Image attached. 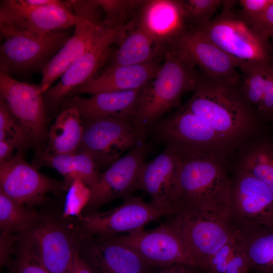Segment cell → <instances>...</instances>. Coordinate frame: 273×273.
Segmentation results:
<instances>
[{"label": "cell", "mask_w": 273, "mask_h": 273, "mask_svg": "<svg viewBox=\"0 0 273 273\" xmlns=\"http://www.w3.org/2000/svg\"><path fill=\"white\" fill-rule=\"evenodd\" d=\"M193 92L183 105L180 125L187 136L202 148L226 153L252 132L261 120L237 86L203 75Z\"/></svg>", "instance_id": "cell-1"}, {"label": "cell", "mask_w": 273, "mask_h": 273, "mask_svg": "<svg viewBox=\"0 0 273 273\" xmlns=\"http://www.w3.org/2000/svg\"><path fill=\"white\" fill-rule=\"evenodd\" d=\"M176 148L181 161L171 204L173 214L195 212L230 219L232 181L226 175L223 158Z\"/></svg>", "instance_id": "cell-2"}, {"label": "cell", "mask_w": 273, "mask_h": 273, "mask_svg": "<svg viewBox=\"0 0 273 273\" xmlns=\"http://www.w3.org/2000/svg\"><path fill=\"white\" fill-rule=\"evenodd\" d=\"M156 76L143 89L132 125L145 139L166 113L181 106L180 99L199 80L195 65L175 48L168 51Z\"/></svg>", "instance_id": "cell-3"}, {"label": "cell", "mask_w": 273, "mask_h": 273, "mask_svg": "<svg viewBox=\"0 0 273 273\" xmlns=\"http://www.w3.org/2000/svg\"><path fill=\"white\" fill-rule=\"evenodd\" d=\"M235 1H223L216 17L195 29L244 65L272 62L270 39L255 31L232 8Z\"/></svg>", "instance_id": "cell-4"}, {"label": "cell", "mask_w": 273, "mask_h": 273, "mask_svg": "<svg viewBox=\"0 0 273 273\" xmlns=\"http://www.w3.org/2000/svg\"><path fill=\"white\" fill-rule=\"evenodd\" d=\"M76 15L73 33L42 70L44 93L67 69L93 48L110 28L103 22L104 13L96 0L67 1Z\"/></svg>", "instance_id": "cell-5"}, {"label": "cell", "mask_w": 273, "mask_h": 273, "mask_svg": "<svg viewBox=\"0 0 273 273\" xmlns=\"http://www.w3.org/2000/svg\"><path fill=\"white\" fill-rule=\"evenodd\" d=\"M172 215L151 202L132 196L116 207L82 214L73 218V222L78 238L111 237L141 231L147 224Z\"/></svg>", "instance_id": "cell-6"}, {"label": "cell", "mask_w": 273, "mask_h": 273, "mask_svg": "<svg viewBox=\"0 0 273 273\" xmlns=\"http://www.w3.org/2000/svg\"><path fill=\"white\" fill-rule=\"evenodd\" d=\"M25 233L50 273H71L79 240L73 218H65L62 211L40 210L34 225Z\"/></svg>", "instance_id": "cell-7"}, {"label": "cell", "mask_w": 273, "mask_h": 273, "mask_svg": "<svg viewBox=\"0 0 273 273\" xmlns=\"http://www.w3.org/2000/svg\"><path fill=\"white\" fill-rule=\"evenodd\" d=\"M0 47V71L24 75L41 71L71 35L66 30L44 34L10 33Z\"/></svg>", "instance_id": "cell-8"}, {"label": "cell", "mask_w": 273, "mask_h": 273, "mask_svg": "<svg viewBox=\"0 0 273 273\" xmlns=\"http://www.w3.org/2000/svg\"><path fill=\"white\" fill-rule=\"evenodd\" d=\"M151 149V145L142 140L100 173L97 181L89 187V199L81 215L98 211L116 199L124 200L133 196Z\"/></svg>", "instance_id": "cell-9"}, {"label": "cell", "mask_w": 273, "mask_h": 273, "mask_svg": "<svg viewBox=\"0 0 273 273\" xmlns=\"http://www.w3.org/2000/svg\"><path fill=\"white\" fill-rule=\"evenodd\" d=\"M76 15L67 1L41 7L28 6L24 0H1V35L10 33L44 34L75 26Z\"/></svg>", "instance_id": "cell-10"}, {"label": "cell", "mask_w": 273, "mask_h": 273, "mask_svg": "<svg viewBox=\"0 0 273 273\" xmlns=\"http://www.w3.org/2000/svg\"><path fill=\"white\" fill-rule=\"evenodd\" d=\"M112 237L135 250L153 268L174 264L197 268L186 248L173 215L153 229Z\"/></svg>", "instance_id": "cell-11"}, {"label": "cell", "mask_w": 273, "mask_h": 273, "mask_svg": "<svg viewBox=\"0 0 273 273\" xmlns=\"http://www.w3.org/2000/svg\"><path fill=\"white\" fill-rule=\"evenodd\" d=\"M173 216L187 251L196 268L202 270L208 259L237 233L228 219L195 212Z\"/></svg>", "instance_id": "cell-12"}, {"label": "cell", "mask_w": 273, "mask_h": 273, "mask_svg": "<svg viewBox=\"0 0 273 273\" xmlns=\"http://www.w3.org/2000/svg\"><path fill=\"white\" fill-rule=\"evenodd\" d=\"M229 217L237 231L273 225V192L253 175L238 168L232 181Z\"/></svg>", "instance_id": "cell-13"}, {"label": "cell", "mask_w": 273, "mask_h": 273, "mask_svg": "<svg viewBox=\"0 0 273 273\" xmlns=\"http://www.w3.org/2000/svg\"><path fill=\"white\" fill-rule=\"evenodd\" d=\"M44 93L40 83L21 82L0 71V100L21 125L31 144L37 146L47 136Z\"/></svg>", "instance_id": "cell-14"}, {"label": "cell", "mask_w": 273, "mask_h": 273, "mask_svg": "<svg viewBox=\"0 0 273 273\" xmlns=\"http://www.w3.org/2000/svg\"><path fill=\"white\" fill-rule=\"evenodd\" d=\"M132 25L131 21L123 26L109 28L93 48L71 64L59 81L44 92L46 108L57 109L74 89L95 78L111 57L112 46L120 44Z\"/></svg>", "instance_id": "cell-15"}, {"label": "cell", "mask_w": 273, "mask_h": 273, "mask_svg": "<svg viewBox=\"0 0 273 273\" xmlns=\"http://www.w3.org/2000/svg\"><path fill=\"white\" fill-rule=\"evenodd\" d=\"M62 191L63 182L38 171L25 161L22 151L0 163V191L19 203L33 208L42 204L48 193Z\"/></svg>", "instance_id": "cell-16"}, {"label": "cell", "mask_w": 273, "mask_h": 273, "mask_svg": "<svg viewBox=\"0 0 273 273\" xmlns=\"http://www.w3.org/2000/svg\"><path fill=\"white\" fill-rule=\"evenodd\" d=\"M83 134L78 151L89 154L101 168L110 165L143 139L129 123L106 118L84 121Z\"/></svg>", "instance_id": "cell-17"}, {"label": "cell", "mask_w": 273, "mask_h": 273, "mask_svg": "<svg viewBox=\"0 0 273 273\" xmlns=\"http://www.w3.org/2000/svg\"><path fill=\"white\" fill-rule=\"evenodd\" d=\"M136 23L152 39L155 57L159 58L191 29L180 0L145 1L138 11Z\"/></svg>", "instance_id": "cell-18"}, {"label": "cell", "mask_w": 273, "mask_h": 273, "mask_svg": "<svg viewBox=\"0 0 273 273\" xmlns=\"http://www.w3.org/2000/svg\"><path fill=\"white\" fill-rule=\"evenodd\" d=\"M185 58L198 66L204 75L215 81L232 86L240 82L237 68L241 63L225 53L200 30L186 31L174 47Z\"/></svg>", "instance_id": "cell-19"}, {"label": "cell", "mask_w": 273, "mask_h": 273, "mask_svg": "<svg viewBox=\"0 0 273 273\" xmlns=\"http://www.w3.org/2000/svg\"><path fill=\"white\" fill-rule=\"evenodd\" d=\"M77 251L94 273H150L154 269L112 236L79 238Z\"/></svg>", "instance_id": "cell-20"}, {"label": "cell", "mask_w": 273, "mask_h": 273, "mask_svg": "<svg viewBox=\"0 0 273 273\" xmlns=\"http://www.w3.org/2000/svg\"><path fill=\"white\" fill-rule=\"evenodd\" d=\"M180 155L173 145L166 144L155 158L144 164L136 185L151 197V202L173 214L171 204L175 195Z\"/></svg>", "instance_id": "cell-21"}, {"label": "cell", "mask_w": 273, "mask_h": 273, "mask_svg": "<svg viewBox=\"0 0 273 273\" xmlns=\"http://www.w3.org/2000/svg\"><path fill=\"white\" fill-rule=\"evenodd\" d=\"M143 88L101 92L88 98L78 95L68 97L61 105L64 109L75 108L84 121L112 118L132 124Z\"/></svg>", "instance_id": "cell-22"}, {"label": "cell", "mask_w": 273, "mask_h": 273, "mask_svg": "<svg viewBox=\"0 0 273 273\" xmlns=\"http://www.w3.org/2000/svg\"><path fill=\"white\" fill-rule=\"evenodd\" d=\"M162 60L161 58H155L141 64L104 70L98 77L74 89L67 97L81 94L93 95L105 92L143 88L156 76L162 65Z\"/></svg>", "instance_id": "cell-23"}, {"label": "cell", "mask_w": 273, "mask_h": 273, "mask_svg": "<svg viewBox=\"0 0 273 273\" xmlns=\"http://www.w3.org/2000/svg\"><path fill=\"white\" fill-rule=\"evenodd\" d=\"M38 160L40 164L55 169L64 177L65 191L76 179L90 187L97 181L101 168L89 154L82 151L60 154L41 151L38 153Z\"/></svg>", "instance_id": "cell-24"}, {"label": "cell", "mask_w": 273, "mask_h": 273, "mask_svg": "<svg viewBox=\"0 0 273 273\" xmlns=\"http://www.w3.org/2000/svg\"><path fill=\"white\" fill-rule=\"evenodd\" d=\"M237 234L250 269L273 273V225L237 231Z\"/></svg>", "instance_id": "cell-25"}, {"label": "cell", "mask_w": 273, "mask_h": 273, "mask_svg": "<svg viewBox=\"0 0 273 273\" xmlns=\"http://www.w3.org/2000/svg\"><path fill=\"white\" fill-rule=\"evenodd\" d=\"M82 123L77 109L71 107L64 109L48 132V151L57 154L77 152L83 134Z\"/></svg>", "instance_id": "cell-26"}, {"label": "cell", "mask_w": 273, "mask_h": 273, "mask_svg": "<svg viewBox=\"0 0 273 273\" xmlns=\"http://www.w3.org/2000/svg\"><path fill=\"white\" fill-rule=\"evenodd\" d=\"M119 46L113 52L104 71L119 66L141 64L158 58L154 54L152 39L136 22L128 29Z\"/></svg>", "instance_id": "cell-27"}, {"label": "cell", "mask_w": 273, "mask_h": 273, "mask_svg": "<svg viewBox=\"0 0 273 273\" xmlns=\"http://www.w3.org/2000/svg\"><path fill=\"white\" fill-rule=\"evenodd\" d=\"M238 168L253 175L273 192V143L265 139L257 141L244 153Z\"/></svg>", "instance_id": "cell-28"}, {"label": "cell", "mask_w": 273, "mask_h": 273, "mask_svg": "<svg viewBox=\"0 0 273 273\" xmlns=\"http://www.w3.org/2000/svg\"><path fill=\"white\" fill-rule=\"evenodd\" d=\"M38 211L14 200L0 191L1 231L17 235L30 231L34 225Z\"/></svg>", "instance_id": "cell-29"}, {"label": "cell", "mask_w": 273, "mask_h": 273, "mask_svg": "<svg viewBox=\"0 0 273 273\" xmlns=\"http://www.w3.org/2000/svg\"><path fill=\"white\" fill-rule=\"evenodd\" d=\"M271 64L272 62L247 64L240 68L242 74L237 88L242 98L256 115Z\"/></svg>", "instance_id": "cell-30"}, {"label": "cell", "mask_w": 273, "mask_h": 273, "mask_svg": "<svg viewBox=\"0 0 273 273\" xmlns=\"http://www.w3.org/2000/svg\"><path fill=\"white\" fill-rule=\"evenodd\" d=\"M104 13L106 26L114 28L123 26L138 14L145 0H96Z\"/></svg>", "instance_id": "cell-31"}, {"label": "cell", "mask_w": 273, "mask_h": 273, "mask_svg": "<svg viewBox=\"0 0 273 273\" xmlns=\"http://www.w3.org/2000/svg\"><path fill=\"white\" fill-rule=\"evenodd\" d=\"M15 255L10 273H50L40 262L35 246L27 234L17 235Z\"/></svg>", "instance_id": "cell-32"}, {"label": "cell", "mask_w": 273, "mask_h": 273, "mask_svg": "<svg viewBox=\"0 0 273 273\" xmlns=\"http://www.w3.org/2000/svg\"><path fill=\"white\" fill-rule=\"evenodd\" d=\"M4 140L13 142L21 151L27 145L31 144L21 125L12 115L4 103L0 100V141Z\"/></svg>", "instance_id": "cell-33"}, {"label": "cell", "mask_w": 273, "mask_h": 273, "mask_svg": "<svg viewBox=\"0 0 273 273\" xmlns=\"http://www.w3.org/2000/svg\"><path fill=\"white\" fill-rule=\"evenodd\" d=\"M221 0L183 1L185 12L191 29L201 26L212 19L217 9L222 4Z\"/></svg>", "instance_id": "cell-34"}, {"label": "cell", "mask_w": 273, "mask_h": 273, "mask_svg": "<svg viewBox=\"0 0 273 273\" xmlns=\"http://www.w3.org/2000/svg\"><path fill=\"white\" fill-rule=\"evenodd\" d=\"M67 191L62 210L63 216L67 218L80 217L89 199V187L80 180L76 179Z\"/></svg>", "instance_id": "cell-35"}, {"label": "cell", "mask_w": 273, "mask_h": 273, "mask_svg": "<svg viewBox=\"0 0 273 273\" xmlns=\"http://www.w3.org/2000/svg\"><path fill=\"white\" fill-rule=\"evenodd\" d=\"M238 244L237 231L236 235L208 259L203 270L207 273H225L227 265Z\"/></svg>", "instance_id": "cell-36"}, {"label": "cell", "mask_w": 273, "mask_h": 273, "mask_svg": "<svg viewBox=\"0 0 273 273\" xmlns=\"http://www.w3.org/2000/svg\"><path fill=\"white\" fill-rule=\"evenodd\" d=\"M257 115L261 119L273 122V63L268 73Z\"/></svg>", "instance_id": "cell-37"}, {"label": "cell", "mask_w": 273, "mask_h": 273, "mask_svg": "<svg viewBox=\"0 0 273 273\" xmlns=\"http://www.w3.org/2000/svg\"><path fill=\"white\" fill-rule=\"evenodd\" d=\"M238 2L242 7L238 14L250 25L264 13L273 3V0H240Z\"/></svg>", "instance_id": "cell-38"}, {"label": "cell", "mask_w": 273, "mask_h": 273, "mask_svg": "<svg viewBox=\"0 0 273 273\" xmlns=\"http://www.w3.org/2000/svg\"><path fill=\"white\" fill-rule=\"evenodd\" d=\"M17 235L12 233L1 231L0 263L1 266L10 267L13 259L12 256L16 252Z\"/></svg>", "instance_id": "cell-39"}, {"label": "cell", "mask_w": 273, "mask_h": 273, "mask_svg": "<svg viewBox=\"0 0 273 273\" xmlns=\"http://www.w3.org/2000/svg\"><path fill=\"white\" fill-rule=\"evenodd\" d=\"M250 25L270 40H273V3Z\"/></svg>", "instance_id": "cell-40"}, {"label": "cell", "mask_w": 273, "mask_h": 273, "mask_svg": "<svg viewBox=\"0 0 273 273\" xmlns=\"http://www.w3.org/2000/svg\"><path fill=\"white\" fill-rule=\"evenodd\" d=\"M250 270L249 261L239 240L238 247L227 265L225 273H248Z\"/></svg>", "instance_id": "cell-41"}, {"label": "cell", "mask_w": 273, "mask_h": 273, "mask_svg": "<svg viewBox=\"0 0 273 273\" xmlns=\"http://www.w3.org/2000/svg\"><path fill=\"white\" fill-rule=\"evenodd\" d=\"M71 273H94L89 266L79 255L77 250L74 255Z\"/></svg>", "instance_id": "cell-42"}, {"label": "cell", "mask_w": 273, "mask_h": 273, "mask_svg": "<svg viewBox=\"0 0 273 273\" xmlns=\"http://www.w3.org/2000/svg\"><path fill=\"white\" fill-rule=\"evenodd\" d=\"M16 148L15 145L10 141H0V163L11 157V154Z\"/></svg>", "instance_id": "cell-43"}, {"label": "cell", "mask_w": 273, "mask_h": 273, "mask_svg": "<svg viewBox=\"0 0 273 273\" xmlns=\"http://www.w3.org/2000/svg\"><path fill=\"white\" fill-rule=\"evenodd\" d=\"M196 268L193 267H189L188 268L184 271L183 273H198L195 270Z\"/></svg>", "instance_id": "cell-44"}, {"label": "cell", "mask_w": 273, "mask_h": 273, "mask_svg": "<svg viewBox=\"0 0 273 273\" xmlns=\"http://www.w3.org/2000/svg\"><path fill=\"white\" fill-rule=\"evenodd\" d=\"M271 44V59L272 62L273 63V40H270Z\"/></svg>", "instance_id": "cell-45"}, {"label": "cell", "mask_w": 273, "mask_h": 273, "mask_svg": "<svg viewBox=\"0 0 273 273\" xmlns=\"http://www.w3.org/2000/svg\"></svg>", "instance_id": "cell-46"}]
</instances>
